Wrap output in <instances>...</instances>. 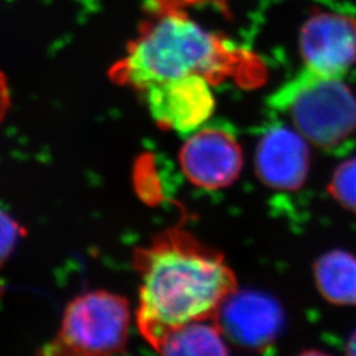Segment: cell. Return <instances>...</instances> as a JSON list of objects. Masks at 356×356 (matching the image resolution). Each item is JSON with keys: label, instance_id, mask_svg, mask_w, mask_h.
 I'll return each mask as SVG.
<instances>
[{"label": "cell", "instance_id": "8992f818", "mask_svg": "<svg viewBox=\"0 0 356 356\" xmlns=\"http://www.w3.org/2000/svg\"><path fill=\"white\" fill-rule=\"evenodd\" d=\"M140 94L153 120L182 136L204 127L216 110L211 83L202 76L154 83Z\"/></svg>", "mask_w": 356, "mask_h": 356}, {"label": "cell", "instance_id": "4fadbf2b", "mask_svg": "<svg viewBox=\"0 0 356 356\" xmlns=\"http://www.w3.org/2000/svg\"><path fill=\"white\" fill-rule=\"evenodd\" d=\"M214 8L229 15V0H147L145 11L149 16L159 15H191V8Z\"/></svg>", "mask_w": 356, "mask_h": 356}, {"label": "cell", "instance_id": "277c9868", "mask_svg": "<svg viewBox=\"0 0 356 356\" xmlns=\"http://www.w3.org/2000/svg\"><path fill=\"white\" fill-rule=\"evenodd\" d=\"M131 312L114 293L89 292L66 306L57 337L42 350L47 355H110L127 344Z\"/></svg>", "mask_w": 356, "mask_h": 356}, {"label": "cell", "instance_id": "9a60e30c", "mask_svg": "<svg viewBox=\"0 0 356 356\" xmlns=\"http://www.w3.org/2000/svg\"><path fill=\"white\" fill-rule=\"evenodd\" d=\"M10 107V89L6 76L0 72V122Z\"/></svg>", "mask_w": 356, "mask_h": 356}, {"label": "cell", "instance_id": "3957f363", "mask_svg": "<svg viewBox=\"0 0 356 356\" xmlns=\"http://www.w3.org/2000/svg\"><path fill=\"white\" fill-rule=\"evenodd\" d=\"M270 108L289 118L306 140L334 149L356 132V98L341 78L304 69L268 101Z\"/></svg>", "mask_w": 356, "mask_h": 356}, {"label": "cell", "instance_id": "7c38bea8", "mask_svg": "<svg viewBox=\"0 0 356 356\" xmlns=\"http://www.w3.org/2000/svg\"><path fill=\"white\" fill-rule=\"evenodd\" d=\"M329 191L344 209L356 213V157L344 161L335 169Z\"/></svg>", "mask_w": 356, "mask_h": 356}, {"label": "cell", "instance_id": "ba28073f", "mask_svg": "<svg viewBox=\"0 0 356 356\" xmlns=\"http://www.w3.org/2000/svg\"><path fill=\"white\" fill-rule=\"evenodd\" d=\"M216 322L234 343L263 350L280 335L284 313L279 302L268 294L235 291L220 306Z\"/></svg>", "mask_w": 356, "mask_h": 356}, {"label": "cell", "instance_id": "7a4b0ae2", "mask_svg": "<svg viewBox=\"0 0 356 356\" xmlns=\"http://www.w3.org/2000/svg\"><path fill=\"white\" fill-rule=\"evenodd\" d=\"M110 76L138 92L188 76H204L211 85L231 79L243 88H254L266 79L267 69L254 51L207 31L191 15L175 13L145 20Z\"/></svg>", "mask_w": 356, "mask_h": 356}, {"label": "cell", "instance_id": "8fae6325", "mask_svg": "<svg viewBox=\"0 0 356 356\" xmlns=\"http://www.w3.org/2000/svg\"><path fill=\"white\" fill-rule=\"evenodd\" d=\"M223 335L214 319L191 322L168 332L154 350L164 355H226Z\"/></svg>", "mask_w": 356, "mask_h": 356}, {"label": "cell", "instance_id": "5bb4252c", "mask_svg": "<svg viewBox=\"0 0 356 356\" xmlns=\"http://www.w3.org/2000/svg\"><path fill=\"white\" fill-rule=\"evenodd\" d=\"M24 234V229L0 207V266L13 254V248Z\"/></svg>", "mask_w": 356, "mask_h": 356}, {"label": "cell", "instance_id": "52a82bcc", "mask_svg": "<svg viewBox=\"0 0 356 356\" xmlns=\"http://www.w3.org/2000/svg\"><path fill=\"white\" fill-rule=\"evenodd\" d=\"M306 69L342 78L356 64V19L344 13L314 10L300 32Z\"/></svg>", "mask_w": 356, "mask_h": 356}, {"label": "cell", "instance_id": "2e32d148", "mask_svg": "<svg viewBox=\"0 0 356 356\" xmlns=\"http://www.w3.org/2000/svg\"><path fill=\"white\" fill-rule=\"evenodd\" d=\"M347 354L356 356V331L351 335V338L347 343Z\"/></svg>", "mask_w": 356, "mask_h": 356}, {"label": "cell", "instance_id": "6da1fadb", "mask_svg": "<svg viewBox=\"0 0 356 356\" xmlns=\"http://www.w3.org/2000/svg\"><path fill=\"white\" fill-rule=\"evenodd\" d=\"M134 267L140 277L136 322L153 348L177 327L216 321L236 291L225 257L184 229H168L138 250Z\"/></svg>", "mask_w": 356, "mask_h": 356}, {"label": "cell", "instance_id": "5b68a950", "mask_svg": "<svg viewBox=\"0 0 356 356\" xmlns=\"http://www.w3.org/2000/svg\"><path fill=\"white\" fill-rule=\"evenodd\" d=\"M179 164L193 185L206 191L223 189L242 172V148L226 126L204 124L188 136L179 152Z\"/></svg>", "mask_w": 356, "mask_h": 356}, {"label": "cell", "instance_id": "9c48e42d", "mask_svg": "<svg viewBox=\"0 0 356 356\" xmlns=\"http://www.w3.org/2000/svg\"><path fill=\"white\" fill-rule=\"evenodd\" d=\"M254 168L257 177L268 188L298 191L310 169L309 141L296 128L275 123L257 143Z\"/></svg>", "mask_w": 356, "mask_h": 356}, {"label": "cell", "instance_id": "30bf717a", "mask_svg": "<svg viewBox=\"0 0 356 356\" xmlns=\"http://www.w3.org/2000/svg\"><path fill=\"white\" fill-rule=\"evenodd\" d=\"M314 279L321 294L335 305H356V256L330 251L314 264Z\"/></svg>", "mask_w": 356, "mask_h": 356}]
</instances>
